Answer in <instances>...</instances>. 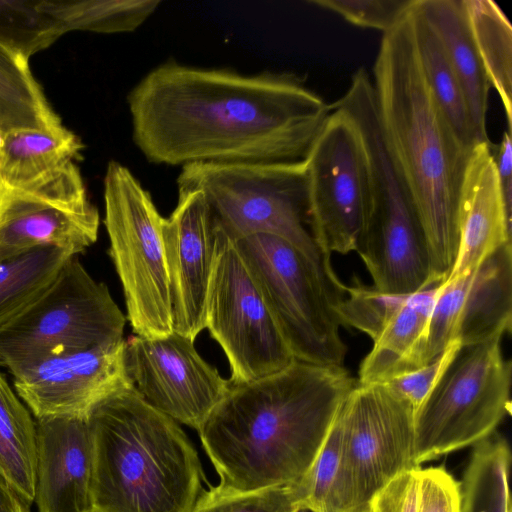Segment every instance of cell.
<instances>
[{
	"label": "cell",
	"instance_id": "obj_1",
	"mask_svg": "<svg viewBox=\"0 0 512 512\" xmlns=\"http://www.w3.org/2000/svg\"><path fill=\"white\" fill-rule=\"evenodd\" d=\"M132 139L147 161L304 160L331 108L286 73L241 74L168 60L129 91Z\"/></svg>",
	"mask_w": 512,
	"mask_h": 512
},
{
	"label": "cell",
	"instance_id": "obj_2",
	"mask_svg": "<svg viewBox=\"0 0 512 512\" xmlns=\"http://www.w3.org/2000/svg\"><path fill=\"white\" fill-rule=\"evenodd\" d=\"M356 382L343 366L296 360L255 381L230 383L198 430L218 485L254 491L300 481Z\"/></svg>",
	"mask_w": 512,
	"mask_h": 512
},
{
	"label": "cell",
	"instance_id": "obj_3",
	"mask_svg": "<svg viewBox=\"0 0 512 512\" xmlns=\"http://www.w3.org/2000/svg\"><path fill=\"white\" fill-rule=\"evenodd\" d=\"M408 10L383 34L371 78L386 150L424 232L433 271L445 281L456 258L460 191L473 149L459 140L426 81Z\"/></svg>",
	"mask_w": 512,
	"mask_h": 512
},
{
	"label": "cell",
	"instance_id": "obj_4",
	"mask_svg": "<svg viewBox=\"0 0 512 512\" xmlns=\"http://www.w3.org/2000/svg\"><path fill=\"white\" fill-rule=\"evenodd\" d=\"M92 512H191L203 491L198 453L177 422L130 385L88 414Z\"/></svg>",
	"mask_w": 512,
	"mask_h": 512
},
{
	"label": "cell",
	"instance_id": "obj_5",
	"mask_svg": "<svg viewBox=\"0 0 512 512\" xmlns=\"http://www.w3.org/2000/svg\"><path fill=\"white\" fill-rule=\"evenodd\" d=\"M338 106L355 123L366 157L369 206L355 251L370 273L373 287L388 294L409 295L445 282L433 271L424 232L386 150L373 89L356 87Z\"/></svg>",
	"mask_w": 512,
	"mask_h": 512
},
{
	"label": "cell",
	"instance_id": "obj_6",
	"mask_svg": "<svg viewBox=\"0 0 512 512\" xmlns=\"http://www.w3.org/2000/svg\"><path fill=\"white\" fill-rule=\"evenodd\" d=\"M177 185L202 192L234 241L254 234L280 237L324 273L337 276L307 228L305 160L192 163L181 167Z\"/></svg>",
	"mask_w": 512,
	"mask_h": 512
},
{
	"label": "cell",
	"instance_id": "obj_7",
	"mask_svg": "<svg viewBox=\"0 0 512 512\" xmlns=\"http://www.w3.org/2000/svg\"><path fill=\"white\" fill-rule=\"evenodd\" d=\"M235 243L295 359L342 366L346 346L334 308L345 284L280 237L254 234Z\"/></svg>",
	"mask_w": 512,
	"mask_h": 512
},
{
	"label": "cell",
	"instance_id": "obj_8",
	"mask_svg": "<svg viewBox=\"0 0 512 512\" xmlns=\"http://www.w3.org/2000/svg\"><path fill=\"white\" fill-rule=\"evenodd\" d=\"M108 287L70 257L49 288L0 328V365L14 376L46 359L123 340Z\"/></svg>",
	"mask_w": 512,
	"mask_h": 512
},
{
	"label": "cell",
	"instance_id": "obj_9",
	"mask_svg": "<svg viewBox=\"0 0 512 512\" xmlns=\"http://www.w3.org/2000/svg\"><path fill=\"white\" fill-rule=\"evenodd\" d=\"M104 225L135 335L174 331L162 224L164 218L133 173L110 161L104 176Z\"/></svg>",
	"mask_w": 512,
	"mask_h": 512
},
{
	"label": "cell",
	"instance_id": "obj_10",
	"mask_svg": "<svg viewBox=\"0 0 512 512\" xmlns=\"http://www.w3.org/2000/svg\"><path fill=\"white\" fill-rule=\"evenodd\" d=\"M512 365L501 337L462 345L415 413V463L474 446L511 413Z\"/></svg>",
	"mask_w": 512,
	"mask_h": 512
},
{
	"label": "cell",
	"instance_id": "obj_11",
	"mask_svg": "<svg viewBox=\"0 0 512 512\" xmlns=\"http://www.w3.org/2000/svg\"><path fill=\"white\" fill-rule=\"evenodd\" d=\"M205 328L229 361L231 384L255 381L296 361L235 241L218 223Z\"/></svg>",
	"mask_w": 512,
	"mask_h": 512
},
{
	"label": "cell",
	"instance_id": "obj_12",
	"mask_svg": "<svg viewBox=\"0 0 512 512\" xmlns=\"http://www.w3.org/2000/svg\"><path fill=\"white\" fill-rule=\"evenodd\" d=\"M305 160L307 221L324 255L355 251L369 206L366 157L355 123L330 104Z\"/></svg>",
	"mask_w": 512,
	"mask_h": 512
},
{
	"label": "cell",
	"instance_id": "obj_13",
	"mask_svg": "<svg viewBox=\"0 0 512 512\" xmlns=\"http://www.w3.org/2000/svg\"><path fill=\"white\" fill-rule=\"evenodd\" d=\"M415 409L385 383L358 381L336 417L342 431L346 480L354 508L415 463Z\"/></svg>",
	"mask_w": 512,
	"mask_h": 512
},
{
	"label": "cell",
	"instance_id": "obj_14",
	"mask_svg": "<svg viewBox=\"0 0 512 512\" xmlns=\"http://www.w3.org/2000/svg\"><path fill=\"white\" fill-rule=\"evenodd\" d=\"M100 217L76 163L17 188L0 199V260L40 247L75 256L94 244Z\"/></svg>",
	"mask_w": 512,
	"mask_h": 512
},
{
	"label": "cell",
	"instance_id": "obj_15",
	"mask_svg": "<svg viewBox=\"0 0 512 512\" xmlns=\"http://www.w3.org/2000/svg\"><path fill=\"white\" fill-rule=\"evenodd\" d=\"M124 364L131 386L146 402L197 431L230 388L194 341L175 331L125 340Z\"/></svg>",
	"mask_w": 512,
	"mask_h": 512
},
{
	"label": "cell",
	"instance_id": "obj_16",
	"mask_svg": "<svg viewBox=\"0 0 512 512\" xmlns=\"http://www.w3.org/2000/svg\"><path fill=\"white\" fill-rule=\"evenodd\" d=\"M125 339L41 361L14 375V387L36 419L87 417L115 391L130 386Z\"/></svg>",
	"mask_w": 512,
	"mask_h": 512
},
{
	"label": "cell",
	"instance_id": "obj_17",
	"mask_svg": "<svg viewBox=\"0 0 512 512\" xmlns=\"http://www.w3.org/2000/svg\"><path fill=\"white\" fill-rule=\"evenodd\" d=\"M216 229V218L203 193L178 189L176 207L164 218L162 235L173 328L193 341L205 328Z\"/></svg>",
	"mask_w": 512,
	"mask_h": 512
},
{
	"label": "cell",
	"instance_id": "obj_18",
	"mask_svg": "<svg viewBox=\"0 0 512 512\" xmlns=\"http://www.w3.org/2000/svg\"><path fill=\"white\" fill-rule=\"evenodd\" d=\"M36 423L39 512H92L93 444L87 417Z\"/></svg>",
	"mask_w": 512,
	"mask_h": 512
},
{
	"label": "cell",
	"instance_id": "obj_19",
	"mask_svg": "<svg viewBox=\"0 0 512 512\" xmlns=\"http://www.w3.org/2000/svg\"><path fill=\"white\" fill-rule=\"evenodd\" d=\"M477 144L469 157L459 198V241L447 279L473 272L494 251L511 243L507 211L491 152Z\"/></svg>",
	"mask_w": 512,
	"mask_h": 512
},
{
	"label": "cell",
	"instance_id": "obj_20",
	"mask_svg": "<svg viewBox=\"0 0 512 512\" xmlns=\"http://www.w3.org/2000/svg\"><path fill=\"white\" fill-rule=\"evenodd\" d=\"M462 89L477 143H490L487 110L490 83L474 46L462 0H418Z\"/></svg>",
	"mask_w": 512,
	"mask_h": 512
},
{
	"label": "cell",
	"instance_id": "obj_21",
	"mask_svg": "<svg viewBox=\"0 0 512 512\" xmlns=\"http://www.w3.org/2000/svg\"><path fill=\"white\" fill-rule=\"evenodd\" d=\"M441 284L407 296L373 340L372 349L359 367V383H384L422 366L425 333Z\"/></svg>",
	"mask_w": 512,
	"mask_h": 512
},
{
	"label": "cell",
	"instance_id": "obj_22",
	"mask_svg": "<svg viewBox=\"0 0 512 512\" xmlns=\"http://www.w3.org/2000/svg\"><path fill=\"white\" fill-rule=\"evenodd\" d=\"M512 324V250L505 244L473 272L460 315L456 341L470 345L501 337Z\"/></svg>",
	"mask_w": 512,
	"mask_h": 512
},
{
	"label": "cell",
	"instance_id": "obj_23",
	"mask_svg": "<svg viewBox=\"0 0 512 512\" xmlns=\"http://www.w3.org/2000/svg\"><path fill=\"white\" fill-rule=\"evenodd\" d=\"M80 138L63 124L1 136L0 170L6 188L32 183L80 157Z\"/></svg>",
	"mask_w": 512,
	"mask_h": 512
},
{
	"label": "cell",
	"instance_id": "obj_24",
	"mask_svg": "<svg viewBox=\"0 0 512 512\" xmlns=\"http://www.w3.org/2000/svg\"><path fill=\"white\" fill-rule=\"evenodd\" d=\"M36 469V423L0 373V478L30 505Z\"/></svg>",
	"mask_w": 512,
	"mask_h": 512
},
{
	"label": "cell",
	"instance_id": "obj_25",
	"mask_svg": "<svg viewBox=\"0 0 512 512\" xmlns=\"http://www.w3.org/2000/svg\"><path fill=\"white\" fill-rule=\"evenodd\" d=\"M408 18L426 81L459 140L473 149L478 143L462 89L418 0H413Z\"/></svg>",
	"mask_w": 512,
	"mask_h": 512
},
{
	"label": "cell",
	"instance_id": "obj_26",
	"mask_svg": "<svg viewBox=\"0 0 512 512\" xmlns=\"http://www.w3.org/2000/svg\"><path fill=\"white\" fill-rule=\"evenodd\" d=\"M472 40L481 64L501 99L512 130V27L494 1L462 0Z\"/></svg>",
	"mask_w": 512,
	"mask_h": 512
},
{
	"label": "cell",
	"instance_id": "obj_27",
	"mask_svg": "<svg viewBox=\"0 0 512 512\" xmlns=\"http://www.w3.org/2000/svg\"><path fill=\"white\" fill-rule=\"evenodd\" d=\"M28 62L0 45V136L62 124Z\"/></svg>",
	"mask_w": 512,
	"mask_h": 512
},
{
	"label": "cell",
	"instance_id": "obj_28",
	"mask_svg": "<svg viewBox=\"0 0 512 512\" xmlns=\"http://www.w3.org/2000/svg\"><path fill=\"white\" fill-rule=\"evenodd\" d=\"M511 451L496 432L473 446L459 482L460 512H510Z\"/></svg>",
	"mask_w": 512,
	"mask_h": 512
},
{
	"label": "cell",
	"instance_id": "obj_29",
	"mask_svg": "<svg viewBox=\"0 0 512 512\" xmlns=\"http://www.w3.org/2000/svg\"><path fill=\"white\" fill-rule=\"evenodd\" d=\"M71 256L56 247H40L0 260V328L37 300Z\"/></svg>",
	"mask_w": 512,
	"mask_h": 512
},
{
	"label": "cell",
	"instance_id": "obj_30",
	"mask_svg": "<svg viewBox=\"0 0 512 512\" xmlns=\"http://www.w3.org/2000/svg\"><path fill=\"white\" fill-rule=\"evenodd\" d=\"M66 33H125L139 28L161 4L159 0H48Z\"/></svg>",
	"mask_w": 512,
	"mask_h": 512
},
{
	"label": "cell",
	"instance_id": "obj_31",
	"mask_svg": "<svg viewBox=\"0 0 512 512\" xmlns=\"http://www.w3.org/2000/svg\"><path fill=\"white\" fill-rule=\"evenodd\" d=\"M66 31L48 0H0V45L26 59Z\"/></svg>",
	"mask_w": 512,
	"mask_h": 512
},
{
	"label": "cell",
	"instance_id": "obj_32",
	"mask_svg": "<svg viewBox=\"0 0 512 512\" xmlns=\"http://www.w3.org/2000/svg\"><path fill=\"white\" fill-rule=\"evenodd\" d=\"M301 481L305 490V508L314 512H350L355 509L346 480L342 431L336 415L313 465Z\"/></svg>",
	"mask_w": 512,
	"mask_h": 512
},
{
	"label": "cell",
	"instance_id": "obj_33",
	"mask_svg": "<svg viewBox=\"0 0 512 512\" xmlns=\"http://www.w3.org/2000/svg\"><path fill=\"white\" fill-rule=\"evenodd\" d=\"M305 505L300 481L254 491H237L220 485L203 490L191 512H296Z\"/></svg>",
	"mask_w": 512,
	"mask_h": 512
},
{
	"label": "cell",
	"instance_id": "obj_34",
	"mask_svg": "<svg viewBox=\"0 0 512 512\" xmlns=\"http://www.w3.org/2000/svg\"><path fill=\"white\" fill-rule=\"evenodd\" d=\"M407 296L384 293L360 283L345 285L334 313L340 325L358 329L373 341Z\"/></svg>",
	"mask_w": 512,
	"mask_h": 512
},
{
	"label": "cell",
	"instance_id": "obj_35",
	"mask_svg": "<svg viewBox=\"0 0 512 512\" xmlns=\"http://www.w3.org/2000/svg\"><path fill=\"white\" fill-rule=\"evenodd\" d=\"M413 0H310L308 3L332 11L353 25L393 29L404 17Z\"/></svg>",
	"mask_w": 512,
	"mask_h": 512
},
{
	"label": "cell",
	"instance_id": "obj_36",
	"mask_svg": "<svg viewBox=\"0 0 512 512\" xmlns=\"http://www.w3.org/2000/svg\"><path fill=\"white\" fill-rule=\"evenodd\" d=\"M460 346L458 342H454L431 362L384 383L394 393L410 403L415 411H417L438 382Z\"/></svg>",
	"mask_w": 512,
	"mask_h": 512
},
{
	"label": "cell",
	"instance_id": "obj_37",
	"mask_svg": "<svg viewBox=\"0 0 512 512\" xmlns=\"http://www.w3.org/2000/svg\"><path fill=\"white\" fill-rule=\"evenodd\" d=\"M418 512H460L459 481L444 466L419 469Z\"/></svg>",
	"mask_w": 512,
	"mask_h": 512
},
{
	"label": "cell",
	"instance_id": "obj_38",
	"mask_svg": "<svg viewBox=\"0 0 512 512\" xmlns=\"http://www.w3.org/2000/svg\"><path fill=\"white\" fill-rule=\"evenodd\" d=\"M419 469L398 475L381 489L369 502L371 512H418Z\"/></svg>",
	"mask_w": 512,
	"mask_h": 512
},
{
	"label": "cell",
	"instance_id": "obj_39",
	"mask_svg": "<svg viewBox=\"0 0 512 512\" xmlns=\"http://www.w3.org/2000/svg\"><path fill=\"white\" fill-rule=\"evenodd\" d=\"M499 185L507 211L512 214V140L511 131H504L500 143L491 145Z\"/></svg>",
	"mask_w": 512,
	"mask_h": 512
},
{
	"label": "cell",
	"instance_id": "obj_40",
	"mask_svg": "<svg viewBox=\"0 0 512 512\" xmlns=\"http://www.w3.org/2000/svg\"><path fill=\"white\" fill-rule=\"evenodd\" d=\"M0 512H30L26 503L0 478Z\"/></svg>",
	"mask_w": 512,
	"mask_h": 512
},
{
	"label": "cell",
	"instance_id": "obj_41",
	"mask_svg": "<svg viewBox=\"0 0 512 512\" xmlns=\"http://www.w3.org/2000/svg\"><path fill=\"white\" fill-rule=\"evenodd\" d=\"M350 512H371V510H370V506H369V503H368V504H365V505H361V506L351 510Z\"/></svg>",
	"mask_w": 512,
	"mask_h": 512
},
{
	"label": "cell",
	"instance_id": "obj_42",
	"mask_svg": "<svg viewBox=\"0 0 512 512\" xmlns=\"http://www.w3.org/2000/svg\"><path fill=\"white\" fill-rule=\"evenodd\" d=\"M0 140H1V136H0ZM4 190H5V185H4L2 175H1V170H0V199L4 193Z\"/></svg>",
	"mask_w": 512,
	"mask_h": 512
},
{
	"label": "cell",
	"instance_id": "obj_43",
	"mask_svg": "<svg viewBox=\"0 0 512 512\" xmlns=\"http://www.w3.org/2000/svg\"><path fill=\"white\" fill-rule=\"evenodd\" d=\"M296 512H314V511H312L311 509L302 507V508L298 509Z\"/></svg>",
	"mask_w": 512,
	"mask_h": 512
}]
</instances>
